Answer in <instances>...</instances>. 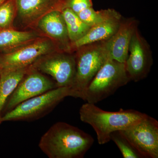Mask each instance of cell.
I'll return each instance as SVG.
<instances>
[{
    "label": "cell",
    "mask_w": 158,
    "mask_h": 158,
    "mask_svg": "<svg viewBox=\"0 0 158 158\" xmlns=\"http://www.w3.org/2000/svg\"><path fill=\"white\" fill-rule=\"evenodd\" d=\"M94 143V139L88 133L59 122L43 135L38 146L49 158H82Z\"/></svg>",
    "instance_id": "obj_1"
},
{
    "label": "cell",
    "mask_w": 158,
    "mask_h": 158,
    "mask_svg": "<svg viewBox=\"0 0 158 158\" xmlns=\"http://www.w3.org/2000/svg\"><path fill=\"white\" fill-rule=\"evenodd\" d=\"M31 65L52 77L58 88L71 87L76 73L75 56L72 52L59 51L51 56L41 57Z\"/></svg>",
    "instance_id": "obj_7"
},
{
    "label": "cell",
    "mask_w": 158,
    "mask_h": 158,
    "mask_svg": "<svg viewBox=\"0 0 158 158\" xmlns=\"http://www.w3.org/2000/svg\"><path fill=\"white\" fill-rule=\"evenodd\" d=\"M110 140L115 143L123 158H143L120 131L112 133L110 135Z\"/></svg>",
    "instance_id": "obj_18"
},
{
    "label": "cell",
    "mask_w": 158,
    "mask_h": 158,
    "mask_svg": "<svg viewBox=\"0 0 158 158\" xmlns=\"http://www.w3.org/2000/svg\"><path fill=\"white\" fill-rule=\"evenodd\" d=\"M35 37V34L31 32L15 31L9 28L0 30V50L27 43Z\"/></svg>",
    "instance_id": "obj_16"
},
{
    "label": "cell",
    "mask_w": 158,
    "mask_h": 158,
    "mask_svg": "<svg viewBox=\"0 0 158 158\" xmlns=\"http://www.w3.org/2000/svg\"><path fill=\"white\" fill-rule=\"evenodd\" d=\"M49 0H17L18 9L21 17L26 20H33L44 13Z\"/></svg>",
    "instance_id": "obj_17"
},
{
    "label": "cell",
    "mask_w": 158,
    "mask_h": 158,
    "mask_svg": "<svg viewBox=\"0 0 158 158\" xmlns=\"http://www.w3.org/2000/svg\"><path fill=\"white\" fill-rule=\"evenodd\" d=\"M76 73L71 90L81 98L88 85L109 58L106 40L82 46L76 50Z\"/></svg>",
    "instance_id": "obj_3"
},
{
    "label": "cell",
    "mask_w": 158,
    "mask_h": 158,
    "mask_svg": "<svg viewBox=\"0 0 158 158\" xmlns=\"http://www.w3.org/2000/svg\"><path fill=\"white\" fill-rule=\"evenodd\" d=\"M62 13L70 44L84 37L91 28V27L82 21L77 14L68 7L62 9Z\"/></svg>",
    "instance_id": "obj_15"
},
{
    "label": "cell",
    "mask_w": 158,
    "mask_h": 158,
    "mask_svg": "<svg viewBox=\"0 0 158 158\" xmlns=\"http://www.w3.org/2000/svg\"><path fill=\"white\" fill-rule=\"evenodd\" d=\"M54 44L48 40H38L24 46L0 54V68L18 69L28 67L49 53Z\"/></svg>",
    "instance_id": "obj_10"
},
{
    "label": "cell",
    "mask_w": 158,
    "mask_h": 158,
    "mask_svg": "<svg viewBox=\"0 0 158 158\" xmlns=\"http://www.w3.org/2000/svg\"><path fill=\"white\" fill-rule=\"evenodd\" d=\"M31 65L25 68L2 69L0 77V118L4 105Z\"/></svg>",
    "instance_id": "obj_14"
},
{
    "label": "cell",
    "mask_w": 158,
    "mask_h": 158,
    "mask_svg": "<svg viewBox=\"0 0 158 158\" xmlns=\"http://www.w3.org/2000/svg\"><path fill=\"white\" fill-rule=\"evenodd\" d=\"M39 27L59 43L61 51L71 52L70 40L62 11L54 10L44 15L40 20Z\"/></svg>",
    "instance_id": "obj_13"
},
{
    "label": "cell",
    "mask_w": 158,
    "mask_h": 158,
    "mask_svg": "<svg viewBox=\"0 0 158 158\" xmlns=\"http://www.w3.org/2000/svg\"><path fill=\"white\" fill-rule=\"evenodd\" d=\"M57 88L56 83L53 80L48 78L31 65L6 101L2 116L23 102Z\"/></svg>",
    "instance_id": "obj_6"
},
{
    "label": "cell",
    "mask_w": 158,
    "mask_h": 158,
    "mask_svg": "<svg viewBox=\"0 0 158 158\" xmlns=\"http://www.w3.org/2000/svg\"><path fill=\"white\" fill-rule=\"evenodd\" d=\"M6 2V0H0V6Z\"/></svg>",
    "instance_id": "obj_22"
},
{
    "label": "cell",
    "mask_w": 158,
    "mask_h": 158,
    "mask_svg": "<svg viewBox=\"0 0 158 158\" xmlns=\"http://www.w3.org/2000/svg\"><path fill=\"white\" fill-rule=\"evenodd\" d=\"M92 7L91 0H69L66 6L77 14L84 9Z\"/></svg>",
    "instance_id": "obj_21"
},
{
    "label": "cell",
    "mask_w": 158,
    "mask_h": 158,
    "mask_svg": "<svg viewBox=\"0 0 158 158\" xmlns=\"http://www.w3.org/2000/svg\"><path fill=\"white\" fill-rule=\"evenodd\" d=\"M143 158H158V122L147 115L126 129L120 131Z\"/></svg>",
    "instance_id": "obj_8"
},
{
    "label": "cell",
    "mask_w": 158,
    "mask_h": 158,
    "mask_svg": "<svg viewBox=\"0 0 158 158\" xmlns=\"http://www.w3.org/2000/svg\"><path fill=\"white\" fill-rule=\"evenodd\" d=\"M153 63L152 52L149 44L137 27L133 33L128 56L125 62L130 81L138 82L147 77Z\"/></svg>",
    "instance_id": "obj_9"
},
{
    "label": "cell",
    "mask_w": 158,
    "mask_h": 158,
    "mask_svg": "<svg viewBox=\"0 0 158 158\" xmlns=\"http://www.w3.org/2000/svg\"><path fill=\"white\" fill-rule=\"evenodd\" d=\"M109 9L95 11L93 7L87 8L77 14L82 21L92 27L104 19L108 14Z\"/></svg>",
    "instance_id": "obj_19"
},
{
    "label": "cell",
    "mask_w": 158,
    "mask_h": 158,
    "mask_svg": "<svg viewBox=\"0 0 158 158\" xmlns=\"http://www.w3.org/2000/svg\"><path fill=\"white\" fill-rule=\"evenodd\" d=\"M139 22L135 18H123L115 34L106 40L110 59L125 63L128 56L130 42Z\"/></svg>",
    "instance_id": "obj_12"
},
{
    "label": "cell",
    "mask_w": 158,
    "mask_h": 158,
    "mask_svg": "<svg viewBox=\"0 0 158 158\" xmlns=\"http://www.w3.org/2000/svg\"><path fill=\"white\" fill-rule=\"evenodd\" d=\"M1 69L0 68V77H1Z\"/></svg>",
    "instance_id": "obj_23"
},
{
    "label": "cell",
    "mask_w": 158,
    "mask_h": 158,
    "mask_svg": "<svg viewBox=\"0 0 158 158\" xmlns=\"http://www.w3.org/2000/svg\"><path fill=\"white\" fill-rule=\"evenodd\" d=\"M123 18L118 11L114 9H109L108 14L104 19L92 26L84 37L71 44V52H73L82 46L110 39L118 30Z\"/></svg>",
    "instance_id": "obj_11"
},
{
    "label": "cell",
    "mask_w": 158,
    "mask_h": 158,
    "mask_svg": "<svg viewBox=\"0 0 158 158\" xmlns=\"http://www.w3.org/2000/svg\"><path fill=\"white\" fill-rule=\"evenodd\" d=\"M79 115L83 122L92 127L98 144L102 145L111 141L110 135L113 132L126 129L147 114L134 110L120 109L117 112H109L102 110L95 104L86 102L80 108Z\"/></svg>",
    "instance_id": "obj_2"
},
{
    "label": "cell",
    "mask_w": 158,
    "mask_h": 158,
    "mask_svg": "<svg viewBox=\"0 0 158 158\" xmlns=\"http://www.w3.org/2000/svg\"><path fill=\"white\" fill-rule=\"evenodd\" d=\"M130 81L125 63L109 58L90 82L81 99L95 104L113 94Z\"/></svg>",
    "instance_id": "obj_4"
},
{
    "label": "cell",
    "mask_w": 158,
    "mask_h": 158,
    "mask_svg": "<svg viewBox=\"0 0 158 158\" xmlns=\"http://www.w3.org/2000/svg\"><path fill=\"white\" fill-rule=\"evenodd\" d=\"M14 3L12 0H9L0 6V30L9 28L14 19Z\"/></svg>",
    "instance_id": "obj_20"
},
{
    "label": "cell",
    "mask_w": 158,
    "mask_h": 158,
    "mask_svg": "<svg viewBox=\"0 0 158 158\" xmlns=\"http://www.w3.org/2000/svg\"><path fill=\"white\" fill-rule=\"evenodd\" d=\"M67 97H73L70 88L61 87L52 89L23 102L13 110L3 115V122L37 120L47 115Z\"/></svg>",
    "instance_id": "obj_5"
}]
</instances>
